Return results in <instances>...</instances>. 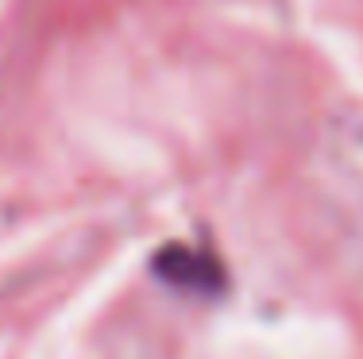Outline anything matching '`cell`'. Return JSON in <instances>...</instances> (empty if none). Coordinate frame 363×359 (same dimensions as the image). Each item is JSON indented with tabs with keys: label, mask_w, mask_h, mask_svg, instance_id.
Returning <instances> with one entry per match:
<instances>
[{
	"label": "cell",
	"mask_w": 363,
	"mask_h": 359,
	"mask_svg": "<svg viewBox=\"0 0 363 359\" xmlns=\"http://www.w3.org/2000/svg\"><path fill=\"white\" fill-rule=\"evenodd\" d=\"M155 275L167 278L170 286L189 290V294H213L220 290V263L209 259L205 251H194V247H162L159 259H155Z\"/></svg>",
	"instance_id": "6da1fadb"
}]
</instances>
